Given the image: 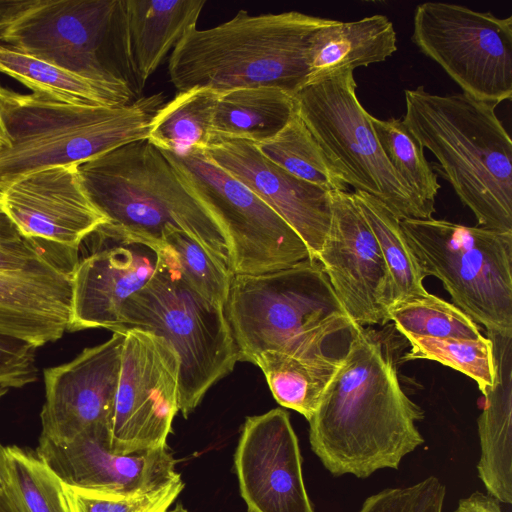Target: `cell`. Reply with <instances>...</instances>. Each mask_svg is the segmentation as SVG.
Instances as JSON below:
<instances>
[{"instance_id": "obj_1", "label": "cell", "mask_w": 512, "mask_h": 512, "mask_svg": "<svg viewBox=\"0 0 512 512\" xmlns=\"http://www.w3.org/2000/svg\"><path fill=\"white\" fill-rule=\"evenodd\" d=\"M423 418L381 344L361 327L308 420L310 446L332 475L367 478L398 469L424 443L415 424Z\"/></svg>"}, {"instance_id": "obj_2", "label": "cell", "mask_w": 512, "mask_h": 512, "mask_svg": "<svg viewBox=\"0 0 512 512\" xmlns=\"http://www.w3.org/2000/svg\"><path fill=\"white\" fill-rule=\"evenodd\" d=\"M78 172L88 197L107 219L98 233L160 247L168 232L181 230L231 265L225 229L147 139L94 157L78 165Z\"/></svg>"}, {"instance_id": "obj_3", "label": "cell", "mask_w": 512, "mask_h": 512, "mask_svg": "<svg viewBox=\"0 0 512 512\" xmlns=\"http://www.w3.org/2000/svg\"><path fill=\"white\" fill-rule=\"evenodd\" d=\"M224 310L238 360L251 363L265 351L342 359L362 327L347 315L323 266L311 257L269 273L234 275Z\"/></svg>"}, {"instance_id": "obj_4", "label": "cell", "mask_w": 512, "mask_h": 512, "mask_svg": "<svg viewBox=\"0 0 512 512\" xmlns=\"http://www.w3.org/2000/svg\"><path fill=\"white\" fill-rule=\"evenodd\" d=\"M404 94L402 119L436 157L432 169L451 184L478 226L512 232V141L497 104L463 92L432 94L423 86Z\"/></svg>"}, {"instance_id": "obj_5", "label": "cell", "mask_w": 512, "mask_h": 512, "mask_svg": "<svg viewBox=\"0 0 512 512\" xmlns=\"http://www.w3.org/2000/svg\"><path fill=\"white\" fill-rule=\"evenodd\" d=\"M331 21L297 11L240 10L229 21L195 28L180 40L169 58L170 81L179 92L267 86L294 96L308 82L311 37Z\"/></svg>"}, {"instance_id": "obj_6", "label": "cell", "mask_w": 512, "mask_h": 512, "mask_svg": "<svg viewBox=\"0 0 512 512\" xmlns=\"http://www.w3.org/2000/svg\"><path fill=\"white\" fill-rule=\"evenodd\" d=\"M162 93L115 107L59 102L0 85V189L35 171L80 165L125 144L147 139L164 104Z\"/></svg>"}, {"instance_id": "obj_7", "label": "cell", "mask_w": 512, "mask_h": 512, "mask_svg": "<svg viewBox=\"0 0 512 512\" xmlns=\"http://www.w3.org/2000/svg\"><path fill=\"white\" fill-rule=\"evenodd\" d=\"M0 45L140 94L127 59L124 0H0Z\"/></svg>"}, {"instance_id": "obj_8", "label": "cell", "mask_w": 512, "mask_h": 512, "mask_svg": "<svg viewBox=\"0 0 512 512\" xmlns=\"http://www.w3.org/2000/svg\"><path fill=\"white\" fill-rule=\"evenodd\" d=\"M138 328L167 340L179 357V411L184 418L229 374L237 346L224 307L198 294L162 244L155 273L124 304L118 331Z\"/></svg>"}, {"instance_id": "obj_9", "label": "cell", "mask_w": 512, "mask_h": 512, "mask_svg": "<svg viewBox=\"0 0 512 512\" xmlns=\"http://www.w3.org/2000/svg\"><path fill=\"white\" fill-rule=\"evenodd\" d=\"M400 227L425 277L486 331L512 332V232L446 220L403 219Z\"/></svg>"}, {"instance_id": "obj_10", "label": "cell", "mask_w": 512, "mask_h": 512, "mask_svg": "<svg viewBox=\"0 0 512 512\" xmlns=\"http://www.w3.org/2000/svg\"><path fill=\"white\" fill-rule=\"evenodd\" d=\"M356 87L352 70L308 83L294 95L296 112L347 186L376 198L399 220L431 218L386 159Z\"/></svg>"}, {"instance_id": "obj_11", "label": "cell", "mask_w": 512, "mask_h": 512, "mask_svg": "<svg viewBox=\"0 0 512 512\" xmlns=\"http://www.w3.org/2000/svg\"><path fill=\"white\" fill-rule=\"evenodd\" d=\"M180 179L225 229L234 275H259L310 258L299 235L253 191L214 164L204 150L162 151Z\"/></svg>"}, {"instance_id": "obj_12", "label": "cell", "mask_w": 512, "mask_h": 512, "mask_svg": "<svg viewBox=\"0 0 512 512\" xmlns=\"http://www.w3.org/2000/svg\"><path fill=\"white\" fill-rule=\"evenodd\" d=\"M412 42L463 93L499 104L512 96V17L442 2L419 4Z\"/></svg>"}, {"instance_id": "obj_13", "label": "cell", "mask_w": 512, "mask_h": 512, "mask_svg": "<svg viewBox=\"0 0 512 512\" xmlns=\"http://www.w3.org/2000/svg\"><path fill=\"white\" fill-rule=\"evenodd\" d=\"M119 382L108 426L117 454L167 447L179 411V357L163 337L138 328L123 331Z\"/></svg>"}, {"instance_id": "obj_14", "label": "cell", "mask_w": 512, "mask_h": 512, "mask_svg": "<svg viewBox=\"0 0 512 512\" xmlns=\"http://www.w3.org/2000/svg\"><path fill=\"white\" fill-rule=\"evenodd\" d=\"M330 195L331 224L316 259L355 324H385L390 321L393 286L377 239L351 192Z\"/></svg>"}, {"instance_id": "obj_15", "label": "cell", "mask_w": 512, "mask_h": 512, "mask_svg": "<svg viewBox=\"0 0 512 512\" xmlns=\"http://www.w3.org/2000/svg\"><path fill=\"white\" fill-rule=\"evenodd\" d=\"M0 208L57 265L48 250L66 251L77 258L81 243L107 222L88 197L76 165L16 179L0 189Z\"/></svg>"}, {"instance_id": "obj_16", "label": "cell", "mask_w": 512, "mask_h": 512, "mask_svg": "<svg viewBox=\"0 0 512 512\" xmlns=\"http://www.w3.org/2000/svg\"><path fill=\"white\" fill-rule=\"evenodd\" d=\"M124 332L85 348L73 360L44 370L41 439L68 442L82 432L109 426L121 367Z\"/></svg>"}, {"instance_id": "obj_17", "label": "cell", "mask_w": 512, "mask_h": 512, "mask_svg": "<svg viewBox=\"0 0 512 512\" xmlns=\"http://www.w3.org/2000/svg\"><path fill=\"white\" fill-rule=\"evenodd\" d=\"M234 464L248 512H314L298 439L285 410L246 418Z\"/></svg>"}, {"instance_id": "obj_18", "label": "cell", "mask_w": 512, "mask_h": 512, "mask_svg": "<svg viewBox=\"0 0 512 512\" xmlns=\"http://www.w3.org/2000/svg\"><path fill=\"white\" fill-rule=\"evenodd\" d=\"M35 451L63 484L114 497L140 495L180 476L167 447L112 452L107 426L88 429L63 443L39 438Z\"/></svg>"}, {"instance_id": "obj_19", "label": "cell", "mask_w": 512, "mask_h": 512, "mask_svg": "<svg viewBox=\"0 0 512 512\" xmlns=\"http://www.w3.org/2000/svg\"><path fill=\"white\" fill-rule=\"evenodd\" d=\"M217 166L239 180L299 235L317 257L332 218L330 192L301 180L265 158L253 143L223 140L204 150Z\"/></svg>"}, {"instance_id": "obj_20", "label": "cell", "mask_w": 512, "mask_h": 512, "mask_svg": "<svg viewBox=\"0 0 512 512\" xmlns=\"http://www.w3.org/2000/svg\"><path fill=\"white\" fill-rule=\"evenodd\" d=\"M95 233L112 245L78 261L72 272L70 332L91 328L118 331L124 304L157 269L158 246Z\"/></svg>"}, {"instance_id": "obj_21", "label": "cell", "mask_w": 512, "mask_h": 512, "mask_svg": "<svg viewBox=\"0 0 512 512\" xmlns=\"http://www.w3.org/2000/svg\"><path fill=\"white\" fill-rule=\"evenodd\" d=\"M71 275L61 269L0 273V335L39 348L67 330Z\"/></svg>"}, {"instance_id": "obj_22", "label": "cell", "mask_w": 512, "mask_h": 512, "mask_svg": "<svg viewBox=\"0 0 512 512\" xmlns=\"http://www.w3.org/2000/svg\"><path fill=\"white\" fill-rule=\"evenodd\" d=\"M492 342L495 363L493 385L484 395L478 418L479 478L490 496L512 502V332L486 331Z\"/></svg>"}, {"instance_id": "obj_23", "label": "cell", "mask_w": 512, "mask_h": 512, "mask_svg": "<svg viewBox=\"0 0 512 512\" xmlns=\"http://www.w3.org/2000/svg\"><path fill=\"white\" fill-rule=\"evenodd\" d=\"M205 0H124L127 59L142 91L166 55L191 30Z\"/></svg>"}, {"instance_id": "obj_24", "label": "cell", "mask_w": 512, "mask_h": 512, "mask_svg": "<svg viewBox=\"0 0 512 512\" xmlns=\"http://www.w3.org/2000/svg\"><path fill=\"white\" fill-rule=\"evenodd\" d=\"M397 50L393 23L376 14L350 22L332 20L311 37L308 83L385 61Z\"/></svg>"}, {"instance_id": "obj_25", "label": "cell", "mask_w": 512, "mask_h": 512, "mask_svg": "<svg viewBox=\"0 0 512 512\" xmlns=\"http://www.w3.org/2000/svg\"><path fill=\"white\" fill-rule=\"evenodd\" d=\"M294 111V96L275 87H240L218 92L212 144L223 140L260 144L280 132Z\"/></svg>"}, {"instance_id": "obj_26", "label": "cell", "mask_w": 512, "mask_h": 512, "mask_svg": "<svg viewBox=\"0 0 512 512\" xmlns=\"http://www.w3.org/2000/svg\"><path fill=\"white\" fill-rule=\"evenodd\" d=\"M0 73L15 79L35 95L63 103L115 107L138 98L131 89L89 80L1 45Z\"/></svg>"}, {"instance_id": "obj_27", "label": "cell", "mask_w": 512, "mask_h": 512, "mask_svg": "<svg viewBox=\"0 0 512 512\" xmlns=\"http://www.w3.org/2000/svg\"><path fill=\"white\" fill-rule=\"evenodd\" d=\"M342 359L299 358L277 351L258 354L253 364L263 372L275 400L309 420L341 365Z\"/></svg>"}, {"instance_id": "obj_28", "label": "cell", "mask_w": 512, "mask_h": 512, "mask_svg": "<svg viewBox=\"0 0 512 512\" xmlns=\"http://www.w3.org/2000/svg\"><path fill=\"white\" fill-rule=\"evenodd\" d=\"M218 92L197 87L180 91L154 115L147 140L162 151L183 155L212 144V120Z\"/></svg>"}, {"instance_id": "obj_29", "label": "cell", "mask_w": 512, "mask_h": 512, "mask_svg": "<svg viewBox=\"0 0 512 512\" xmlns=\"http://www.w3.org/2000/svg\"><path fill=\"white\" fill-rule=\"evenodd\" d=\"M351 193L379 244L392 280L393 303L426 295L425 276L400 227V220L367 193Z\"/></svg>"}, {"instance_id": "obj_30", "label": "cell", "mask_w": 512, "mask_h": 512, "mask_svg": "<svg viewBox=\"0 0 512 512\" xmlns=\"http://www.w3.org/2000/svg\"><path fill=\"white\" fill-rule=\"evenodd\" d=\"M254 145L273 164L301 180L328 191L347 190L296 109L280 132Z\"/></svg>"}, {"instance_id": "obj_31", "label": "cell", "mask_w": 512, "mask_h": 512, "mask_svg": "<svg viewBox=\"0 0 512 512\" xmlns=\"http://www.w3.org/2000/svg\"><path fill=\"white\" fill-rule=\"evenodd\" d=\"M380 147L397 175L423 206L433 214L440 189L437 174L424 155V148L410 132L403 119L381 120L371 115Z\"/></svg>"}, {"instance_id": "obj_32", "label": "cell", "mask_w": 512, "mask_h": 512, "mask_svg": "<svg viewBox=\"0 0 512 512\" xmlns=\"http://www.w3.org/2000/svg\"><path fill=\"white\" fill-rule=\"evenodd\" d=\"M388 314L403 335L454 339L483 337L477 324L462 310L429 293L393 303Z\"/></svg>"}, {"instance_id": "obj_33", "label": "cell", "mask_w": 512, "mask_h": 512, "mask_svg": "<svg viewBox=\"0 0 512 512\" xmlns=\"http://www.w3.org/2000/svg\"><path fill=\"white\" fill-rule=\"evenodd\" d=\"M8 486L23 512H70L64 484L36 451L5 447Z\"/></svg>"}, {"instance_id": "obj_34", "label": "cell", "mask_w": 512, "mask_h": 512, "mask_svg": "<svg viewBox=\"0 0 512 512\" xmlns=\"http://www.w3.org/2000/svg\"><path fill=\"white\" fill-rule=\"evenodd\" d=\"M410 350L402 361L426 359L437 361L472 378L482 394L493 385L495 363L492 342L480 339L433 338L405 334Z\"/></svg>"}, {"instance_id": "obj_35", "label": "cell", "mask_w": 512, "mask_h": 512, "mask_svg": "<svg viewBox=\"0 0 512 512\" xmlns=\"http://www.w3.org/2000/svg\"><path fill=\"white\" fill-rule=\"evenodd\" d=\"M162 244L186 282L206 300L225 307L234 276L230 266L181 230L168 232Z\"/></svg>"}, {"instance_id": "obj_36", "label": "cell", "mask_w": 512, "mask_h": 512, "mask_svg": "<svg viewBox=\"0 0 512 512\" xmlns=\"http://www.w3.org/2000/svg\"><path fill=\"white\" fill-rule=\"evenodd\" d=\"M184 488L181 475L149 492L114 497L64 484L70 512H167Z\"/></svg>"}, {"instance_id": "obj_37", "label": "cell", "mask_w": 512, "mask_h": 512, "mask_svg": "<svg viewBox=\"0 0 512 512\" xmlns=\"http://www.w3.org/2000/svg\"><path fill=\"white\" fill-rule=\"evenodd\" d=\"M446 489L435 476L369 496L359 512H442Z\"/></svg>"}, {"instance_id": "obj_38", "label": "cell", "mask_w": 512, "mask_h": 512, "mask_svg": "<svg viewBox=\"0 0 512 512\" xmlns=\"http://www.w3.org/2000/svg\"><path fill=\"white\" fill-rule=\"evenodd\" d=\"M51 269L65 271L40 247L26 239L0 208V273L17 274Z\"/></svg>"}, {"instance_id": "obj_39", "label": "cell", "mask_w": 512, "mask_h": 512, "mask_svg": "<svg viewBox=\"0 0 512 512\" xmlns=\"http://www.w3.org/2000/svg\"><path fill=\"white\" fill-rule=\"evenodd\" d=\"M36 349L26 341L0 335V388H21L36 381Z\"/></svg>"}, {"instance_id": "obj_40", "label": "cell", "mask_w": 512, "mask_h": 512, "mask_svg": "<svg viewBox=\"0 0 512 512\" xmlns=\"http://www.w3.org/2000/svg\"><path fill=\"white\" fill-rule=\"evenodd\" d=\"M455 512H502L499 501L490 495L474 492L459 501Z\"/></svg>"}, {"instance_id": "obj_41", "label": "cell", "mask_w": 512, "mask_h": 512, "mask_svg": "<svg viewBox=\"0 0 512 512\" xmlns=\"http://www.w3.org/2000/svg\"><path fill=\"white\" fill-rule=\"evenodd\" d=\"M0 512H23L8 485L0 489Z\"/></svg>"}, {"instance_id": "obj_42", "label": "cell", "mask_w": 512, "mask_h": 512, "mask_svg": "<svg viewBox=\"0 0 512 512\" xmlns=\"http://www.w3.org/2000/svg\"><path fill=\"white\" fill-rule=\"evenodd\" d=\"M8 389L0 388V399L7 393ZM9 476L6 463L5 447L0 444V489L8 484Z\"/></svg>"}, {"instance_id": "obj_43", "label": "cell", "mask_w": 512, "mask_h": 512, "mask_svg": "<svg viewBox=\"0 0 512 512\" xmlns=\"http://www.w3.org/2000/svg\"><path fill=\"white\" fill-rule=\"evenodd\" d=\"M167 512H188L182 505H176L174 509Z\"/></svg>"}, {"instance_id": "obj_44", "label": "cell", "mask_w": 512, "mask_h": 512, "mask_svg": "<svg viewBox=\"0 0 512 512\" xmlns=\"http://www.w3.org/2000/svg\"><path fill=\"white\" fill-rule=\"evenodd\" d=\"M4 145H6V141L2 137H0V147Z\"/></svg>"}, {"instance_id": "obj_45", "label": "cell", "mask_w": 512, "mask_h": 512, "mask_svg": "<svg viewBox=\"0 0 512 512\" xmlns=\"http://www.w3.org/2000/svg\"><path fill=\"white\" fill-rule=\"evenodd\" d=\"M0 137H2V138L6 141V139H5V137H4V134H3V132H2V129H1V122H0Z\"/></svg>"}]
</instances>
